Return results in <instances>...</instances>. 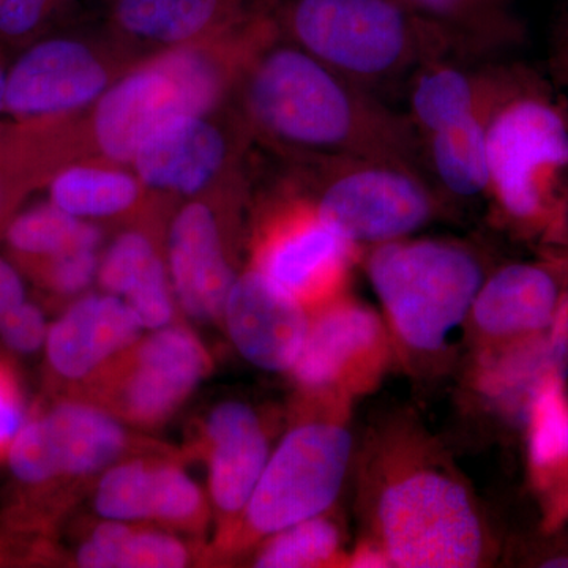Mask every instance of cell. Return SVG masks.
<instances>
[{
	"mask_svg": "<svg viewBox=\"0 0 568 568\" xmlns=\"http://www.w3.org/2000/svg\"><path fill=\"white\" fill-rule=\"evenodd\" d=\"M230 100L245 130L291 155L388 160L383 155L394 148L387 118L349 80L284 39L272 17L246 52Z\"/></svg>",
	"mask_w": 568,
	"mask_h": 568,
	"instance_id": "cell-1",
	"label": "cell"
},
{
	"mask_svg": "<svg viewBox=\"0 0 568 568\" xmlns=\"http://www.w3.org/2000/svg\"><path fill=\"white\" fill-rule=\"evenodd\" d=\"M376 545L392 566L470 568L484 560L480 515L462 481L436 466H409L384 481L375 504Z\"/></svg>",
	"mask_w": 568,
	"mask_h": 568,
	"instance_id": "cell-2",
	"label": "cell"
},
{
	"mask_svg": "<svg viewBox=\"0 0 568 568\" xmlns=\"http://www.w3.org/2000/svg\"><path fill=\"white\" fill-rule=\"evenodd\" d=\"M368 275L403 345L436 353L470 315L484 272L462 246L435 241L377 245Z\"/></svg>",
	"mask_w": 568,
	"mask_h": 568,
	"instance_id": "cell-3",
	"label": "cell"
},
{
	"mask_svg": "<svg viewBox=\"0 0 568 568\" xmlns=\"http://www.w3.org/2000/svg\"><path fill=\"white\" fill-rule=\"evenodd\" d=\"M271 17L284 39L349 81L405 67L425 28L402 0H274Z\"/></svg>",
	"mask_w": 568,
	"mask_h": 568,
	"instance_id": "cell-4",
	"label": "cell"
},
{
	"mask_svg": "<svg viewBox=\"0 0 568 568\" xmlns=\"http://www.w3.org/2000/svg\"><path fill=\"white\" fill-rule=\"evenodd\" d=\"M353 457V436L345 426L312 422L291 429L268 458L242 523L250 538L320 517L342 491Z\"/></svg>",
	"mask_w": 568,
	"mask_h": 568,
	"instance_id": "cell-5",
	"label": "cell"
},
{
	"mask_svg": "<svg viewBox=\"0 0 568 568\" xmlns=\"http://www.w3.org/2000/svg\"><path fill=\"white\" fill-rule=\"evenodd\" d=\"M136 62L102 26L47 37L7 71L6 111L22 119L85 114Z\"/></svg>",
	"mask_w": 568,
	"mask_h": 568,
	"instance_id": "cell-6",
	"label": "cell"
},
{
	"mask_svg": "<svg viewBox=\"0 0 568 568\" xmlns=\"http://www.w3.org/2000/svg\"><path fill=\"white\" fill-rule=\"evenodd\" d=\"M489 186L508 215L530 220L545 190L568 170V121L555 104L519 97L487 125Z\"/></svg>",
	"mask_w": 568,
	"mask_h": 568,
	"instance_id": "cell-7",
	"label": "cell"
},
{
	"mask_svg": "<svg viewBox=\"0 0 568 568\" xmlns=\"http://www.w3.org/2000/svg\"><path fill=\"white\" fill-rule=\"evenodd\" d=\"M97 373V392L112 416L159 425L173 416L211 372L207 351L185 327H163L138 339Z\"/></svg>",
	"mask_w": 568,
	"mask_h": 568,
	"instance_id": "cell-8",
	"label": "cell"
},
{
	"mask_svg": "<svg viewBox=\"0 0 568 568\" xmlns=\"http://www.w3.org/2000/svg\"><path fill=\"white\" fill-rule=\"evenodd\" d=\"M313 204L321 219L354 246L402 241L433 215L424 182L392 160H364L335 171Z\"/></svg>",
	"mask_w": 568,
	"mask_h": 568,
	"instance_id": "cell-9",
	"label": "cell"
},
{
	"mask_svg": "<svg viewBox=\"0 0 568 568\" xmlns=\"http://www.w3.org/2000/svg\"><path fill=\"white\" fill-rule=\"evenodd\" d=\"M353 256L354 245L321 219L315 204L293 201L261 224L252 267L313 313L339 297Z\"/></svg>",
	"mask_w": 568,
	"mask_h": 568,
	"instance_id": "cell-10",
	"label": "cell"
},
{
	"mask_svg": "<svg viewBox=\"0 0 568 568\" xmlns=\"http://www.w3.org/2000/svg\"><path fill=\"white\" fill-rule=\"evenodd\" d=\"M223 108L179 115L141 145L130 168L149 193L189 201L233 181L245 129Z\"/></svg>",
	"mask_w": 568,
	"mask_h": 568,
	"instance_id": "cell-11",
	"label": "cell"
},
{
	"mask_svg": "<svg viewBox=\"0 0 568 568\" xmlns=\"http://www.w3.org/2000/svg\"><path fill=\"white\" fill-rule=\"evenodd\" d=\"M125 448V429L110 410L88 402H62L26 418L9 462L21 481L41 485L99 473Z\"/></svg>",
	"mask_w": 568,
	"mask_h": 568,
	"instance_id": "cell-12",
	"label": "cell"
},
{
	"mask_svg": "<svg viewBox=\"0 0 568 568\" xmlns=\"http://www.w3.org/2000/svg\"><path fill=\"white\" fill-rule=\"evenodd\" d=\"M196 108L166 52L141 59L123 71L85 118L93 155L129 164L164 123Z\"/></svg>",
	"mask_w": 568,
	"mask_h": 568,
	"instance_id": "cell-13",
	"label": "cell"
},
{
	"mask_svg": "<svg viewBox=\"0 0 568 568\" xmlns=\"http://www.w3.org/2000/svg\"><path fill=\"white\" fill-rule=\"evenodd\" d=\"M387 358L386 328L368 306L335 298L310 313L304 346L291 369L313 394L366 390Z\"/></svg>",
	"mask_w": 568,
	"mask_h": 568,
	"instance_id": "cell-14",
	"label": "cell"
},
{
	"mask_svg": "<svg viewBox=\"0 0 568 568\" xmlns=\"http://www.w3.org/2000/svg\"><path fill=\"white\" fill-rule=\"evenodd\" d=\"M274 0H102L100 26L136 61L215 39L268 13Z\"/></svg>",
	"mask_w": 568,
	"mask_h": 568,
	"instance_id": "cell-15",
	"label": "cell"
},
{
	"mask_svg": "<svg viewBox=\"0 0 568 568\" xmlns=\"http://www.w3.org/2000/svg\"><path fill=\"white\" fill-rule=\"evenodd\" d=\"M213 192L185 201L168 233L174 297L197 321L222 320L237 275L227 257Z\"/></svg>",
	"mask_w": 568,
	"mask_h": 568,
	"instance_id": "cell-16",
	"label": "cell"
},
{
	"mask_svg": "<svg viewBox=\"0 0 568 568\" xmlns=\"http://www.w3.org/2000/svg\"><path fill=\"white\" fill-rule=\"evenodd\" d=\"M223 317L234 346L250 364L265 372L293 369L308 332V310L257 268L235 278Z\"/></svg>",
	"mask_w": 568,
	"mask_h": 568,
	"instance_id": "cell-17",
	"label": "cell"
},
{
	"mask_svg": "<svg viewBox=\"0 0 568 568\" xmlns=\"http://www.w3.org/2000/svg\"><path fill=\"white\" fill-rule=\"evenodd\" d=\"M142 328L132 306L118 295H81L48 331V361L65 379H88L130 349Z\"/></svg>",
	"mask_w": 568,
	"mask_h": 568,
	"instance_id": "cell-18",
	"label": "cell"
},
{
	"mask_svg": "<svg viewBox=\"0 0 568 568\" xmlns=\"http://www.w3.org/2000/svg\"><path fill=\"white\" fill-rule=\"evenodd\" d=\"M204 443L213 503L223 514L242 515L271 458L263 422L244 403H223L205 420Z\"/></svg>",
	"mask_w": 568,
	"mask_h": 568,
	"instance_id": "cell-19",
	"label": "cell"
},
{
	"mask_svg": "<svg viewBox=\"0 0 568 568\" xmlns=\"http://www.w3.org/2000/svg\"><path fill=\"white\" fill-rule=\"evenodd\" d=\"M100 286L123 298L142 327H166L174 317V291L170 271L152 235L142 230L119 234L100 257Z\"/></svg>",
	"mask_w": 568,
	"mask_h": 568,
	"instance_id": "cell-20",
	"label": "cell"
},
{
	"mask_svg": "<svg viewBox=\"0 0 568 568\" xmlns=\"http://www.w3.org/2000/svg\"><path fill=\"white\" fill-rule=\"evenodd\" d=\"M558 304V284L545 268L514 264L481 284L470 316L481 335L507 338L549 327Z\"/></svg>",
	"mask_w": 568,
	"mask_h": 568,
	"instance_id": "cell-21",
	"label": "cell"
},
{
	"mask_svg": "<svg viewBox=\"0 0 568 568\" xmlns=\"http://www.w3.org/2000/svg\"><path fill=\"white\" fill-rule=\"evenodd\" d=\"M151 193L129 164L93 155L67 164L52 178L51 203L84 220L122 219L141 207Z\"/></svg>",
	"mask_w": 568,
	"mask_h": 568,
	"instance_id": "cell-22",
	"label": "cell"
},
{
	"mask_svg": "<svg viewBox=\"0 0 568 568\" xmlns=\"http://www.w3.org/2000/svg\"><path fill=\"white\" fill-rule=\"evenodd\" d=\"M432 163L437 178L457 196H477L489 186L487 125L467 115L432 133Z\"/></svg>",
	"mask_w": 568,
	"mask_h": 568,
	"instance_id": "cell-23",
	"label": "cell"
},
{
	"mask_svg": "<svg viewBox=\"0 0 568 568\" xmlns=\"http://www.w3.org/2000/svg\"><path fill=\"white\" fill-rule=\"evenodd\" d=\"M89 548L99 568H181L190 560L178 538L112 519L93 529Z\"/></svg>",
	"mask_w": 568,
	"mask_h": 568,
	"instance_id": "cell-24",
	"label": "cell"
},
{
	"mask_svg": "<svg viewBox=\"0 0 568 568\" xmlns=\"http://www.w3.org/2000/svg\"><path fill=\"white\" fill-rule=\"evenodd\" d=\"M11 248L29 260L47 261L73 248H100L102 230L51 203L22 212L7 231Z\"/></svg>",
	"mask_w": 568,
	"mask_h": 568,
	"instance_id": "cell-25",
	"label": "cell"
},
{
	"mask_svg": "<svg viewBox=\"0 0 568 568\" xmlns=\"http://www.w3.org/2000/svg\"><path fill=\"white\" fill-rule=\"evenodd\" d=\"M159 499L156 463H119L110 467L95 493V510L104 519L144 521L155 518Z\"/></svg>",
	"mask_w": 568,
	"mask_h": 568,
	"instance_id": "cell-26",
	"label": "cell"
},
{
	"mask_svg": "<svg viewBox=\"0 0 568 568\" xmlns=\"http://www.w3.org/2000/svg\"><path fill=\"white\" fill-rule=\"evenodd\" d=\"M342 536L331 519H305L280 530L265 541L254 566L261 568H306L328 566L339 552Z\"/></svg>",
	"mask_w": 568,
	"mask_h": 568,
	"instance_id": "cell-27",
	"label": "cell"
},
{
	"mask_svg": "<svg viewBox=\"0 0 568 568\" xmlns=\"http://www.w3.org/2000/svg\"><path fill=\"white\" fill-rule=\"evenodd\" d=\"M410 106L422 129L439 132L467 115L477 114L476 88L473 80L457 69L429 70L414 88Z\"/></svg>",
	"mask_w": 568,
	"mask_h": 568,
	"instance_id": "cell-28",
	"label": "cell"
},
{
	"mask_svg": "<svg viewBox=\"0 0 568 568\" xmlns=\"http://www.w3.org/2000/svg\"><path fill=\"white\" fill-rule=\"evenodd\" d=\"M562 383L551 373L529 399L530 459L537 467L568 459V398Z\"/></svg>",
	"mask_w": 568,
	"mask_h": 568,
	"instance_id": "cell-29",
	"label": "cell"
},
{
	"mask_svg": "<svg viewBox=\"0 0 568 568\" xmlns=\"http://www.w3.org/2000/svg\"><path fill=\"white\" fill-rule=\"evenodd\" d=\"M81 14L80 0H0V39L21 41Z\"/></svg>",
	"mask_w": 568,
	"mask_h": 568,
	"instance_id": "cell-30",
	"label": "cell"
},
{
	"mask_svg": "<svg viewBox=\"0 0 568 568\" xmlns=\"http://www.w3.org/2000/svg\"><path fill=\"white\" fill-rule=\"evenodd\" d=\"M156 480L159 499L153 521L174 528H200L205 518V503L203 493L192 478L173 463H156Z\"/></svg>",
	"mask_w": 568,
	"mask_h": 568,
	"instance_id": "cell-31",
	"label": "cell"
},
{
	"mask_svg": "<svg viewBox=\"0 0 568 568\" xmlns=\"http://www.w3.org/2000/svg\"><path fill=\"white\" fill-rule=\"evenodd\" d=\"M99 248L69 250L41 261V278L52 293L62 297H77L91 286L99 275Z\"/></svg>",
	"mask_w": 568,
	"mask_h": 568,
	"instance_id": "cell-32",
	"label": "cell"
},
{
	"mask_svg": "<svg viewBox=\"0 0 568 568\" xmlns=\"http://www.w3.org/2000/svg\"><path fill=\"white\" fill-rule=\"evenodd\" d=\"M47 321L36 305L22 302L0 316V338L10 349L32 354L47 345Z\"/></svg>",
	"mask_w": 568,
	"mask_h": 568,
	"instance_id": "cell-33",
	"label": "cell"
},
{
	"mask_svg": "<svg viewBox=\"0 0 568 568\" xmlns=\"http://www.w3.org/2000/svg\"><path fill=\"white\" fill-rule=\"evenodd\" d=\"M24 398L20 379L9 362L0 358V462L9 457L11 444L24 425Z\"/></svg>",
	"mask_w": 568,
	"mask_h": 568,
	"instance_id": "cell-34",
	"label": "cell"
},
{
	"mask_svg": "<svg viewBox=\"0 0 568 568\" xmlns=\"http://www.w3.org/2000/svg\"><path fill=\"white\" fill-rule=\"evenodd\" d=\"M551 334L547 342V357L552 375L566 381L568 376V297L562 298L555 317H552Z\"/></svg>",
	"mask_w": 568,
	"mask_h": 568,
	"instance_id": "cell-35",
	"label": "cell"
},
{
	"mask_svg": "<svg viewBox=\"0 0 568 568\" xmlns=\"http://www.w3.org/2000/svg\"><path fill=\"white\" fill-rule=\"evenodd\" d=\"M24 284L7 261L0 260V316L24 302Z\"/></svg>",
	"mask_w": 568,
	"mask_h": 568,
	"instance_id": "cell-36",
	"label": "cell"
},
{
	"mask_svg": "<svg viewBox=\"0 0 568 568\" xmlns=\"http://www.w3.org/2000/svg\"><path fill=\"white\" fill-rule=\"evenodd\" d=\"M402 2L410 9L447 17V14H455L458 11L469 9L476 0H402Z\"/></svg>",
	"mask_w": 568,
	"mask_h": 568,
	"instance_id": "cell-37",
	"label": "cell"
},
{
	"mask_svg": "<svg viewBox=\"0 0 568 568\" xmlns=\"http://www.w3.org/2000/svg\"><path fill=\"white\" fill-rule=\"evenodd\" d=\"M353 567H390L386 552L383 551L376 544H366L364 548L357 549L353 560Z\"/></svg>",
	"mask_w": 568,
	"mask_h": 568,
	"instance_id": "cell-38",
	"label": "cell"
},
{
	"mask_svg": "<svg viewBox=\"0 0 568 568\" xmlns=\"http://www.w3.org/2000/svg\"><path fill=\"white\" fill-rule=\"evenodd\" d=\"M7 71L0 67V112L6 111Z\"/></svg>",
	"mask_w": 568,
	"mask_h": 568,
	"instance_id": "cell-39",
	"label": "cell"
},
{
	"mask_svg": "<svg viewBox=\"0 0 568 568\" xmlns=\"http://www.w3.org/2000/svg\"><path fill=\"white\" fill-rule=\"evenodd\" d=\"M544 567L568 568V558H556L548 560V562L544 564Z\"/></svg>",
	"mask_w": 568,
	"mask_h": 568,
	"instance_id": "cell-40",
	"label": "cell"
},
{
	"mask_svg": "<svg viewBox=\"0 0 568 568\" xmlns=\"http://www.w3.org/2000/svg\"><path fill=\"white\" fill-rule=\"evenodd\" d=\"M0 205H2V190H0Z\"/></svg>",
	"mask_w": 568,
	"mask_h": 568,
	"instance_id": "cell-41",
	"label": "cell"
}]
</instances>
